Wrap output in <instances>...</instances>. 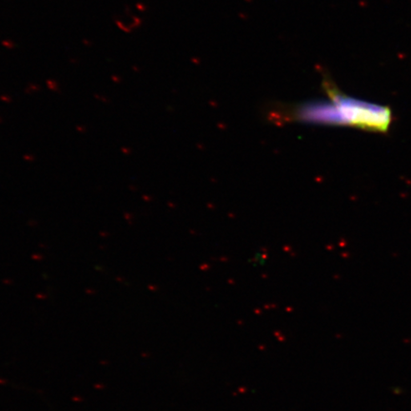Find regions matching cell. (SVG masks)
Returning a JSON list of instances; mask_svg holds the SVG:
<instances>
[{"mask_svg":"<svg viewBox=\"0 0 411 411\" xmlns=\"http://www.w3.org/2000/svg\"><path fill=\"white\" fill-rule=\"evenodd\" d=\"M327 98L305 102L292 109L294 120L309 124L341 125L386 132L392 120L390 109L347 96L331 83L326 84Z\"/></svg>","mask_w":411,"mask_h":411,"instance_id":"1","label":"cell"}]
</instances>
